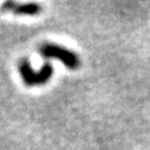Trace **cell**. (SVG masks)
<instances>
[{"label": "cell", "mask_w": 150, "mask_h": 150, "mask_svg": "<svg viewBox=\"0 0 150 150\" xmlns=\"http://www.w3.org/2000/svg\"><path fill=\"white\" fill-rule=\"evenodd\" d=\"M16 6H17V3H14V1H6V3H4L3 4V6H1V11L3 12H13V10L16 8Z\"/></svg>", "instance_id": "cell-4"}, {"label": "cell", "mask_w": 150, "mask_h": 150, "mask_svg": "<svg viewBox=\"0 0 150 150\" xmlns=\"http://www.w3.org/2000/svg\"><path fill=\"white\" fill-rule=\"evenodd\" d=\"M39 51L43 57L50 59H57L70 70H77L81 65V60L76 53L60 45L46 43L40 46Z\"/></svg>", "instance_id": "cell-2"}, {"label": "cell", "mask_w": 150, "mask_h": 150, "mask_svg": "<svg viewBox=\"0 0 150 150\" xmlns=\"http://www.w3.org/2000/svg\"><path fill=\"white\" fill-rule=\"evenodd\" d=\"M13 12L16 14H21V16H37L42 12V6L35 3L17 4Z\"/></svg>", "instance_id": "cell-3"}, {"label": "cell", "mask_w": 150, "mask_h": 150, "mask_svg": "<svg viewBox=\"0 0 150 150\" xmlns=\"http://www.w3.org/2000/svg\"><path fill=\"white\" fill-rule=\"evenodd\" d=\"M19 72L23 78V82L27 86H34V85L46 84L53 74V67L51 63L46 62L44 63L39 72H34L30 62L27 59H21L19 62Z\"/></svg>", "instance_id": "cell-1"}]
</instances>
